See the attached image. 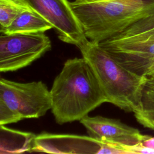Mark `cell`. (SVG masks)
<instances>
[{
    "label": "cell",
    "instance_id": "7a4b0ae2",
    "mask_svg": "<svg viewBox=\"0 0 154 154\" xmlns=\"http://www.w3.org/2000/svg\"><path fill=\"white\" fill-rule=\"evenodd\" d=\"M87 38L99 43L137 21L154 14V0H111L80 4L70 2Z\"/></svg>",
    "mask_w": 154,
    "mask_h": 154
},
{
    "label": "cell",
    "instance_id": "e0dca14e",
    "mask_svg": "<svg viewBox=\"0 0 154 154\" xmlns=\"http://www.w3.org/2000/svg\"><path fill=\"white\" fill-rule=\"evenodd\" d=\"M143 126L146 127V128H150L151 129H153L154 130V119L147 121L146 122H145L143 125Z\"/></svg>",
    "mask_w": 154,
    "mask_h": 154
},
{
    "label": "cell",
    "instance_id": "9c48e42d",
    "mask_svg": "<svg viewBox=\"0 0 154 154\" xmlns=\"http://www.w3.org/2000/svg\"><path fill=\"white\" fill-rule=\"evenodd\" d=\"M89 136L100 141L112 144L115 147L134 146L141 140L143 134L134 127L119 120L101 116L88 115L79 120Z\"/></svg>",
    "mask_w": 154,
    "mask_h": 154
},
{
    "label": "cell",
    "instance_id": "ba28073f",
    "mask_svg": "<svg viewBox=\"0 0 154 154\" xmlns=\"http://www.w3.org/2000/svg\"><path fill=\"white\" fill-rule=\"evenodd\" d=\"M49 153H123L111 144L90 136L42 132L36 135L31 152Z\"/></svg>",
    "mask_w": 154,
    "mask_h": 154
},
{
    "label": "cell",
    "instance_id": "5bb4252c",
    "mask_svg": "<svg viewBox=\"0 0 154 154\" xmlns=\"http://www.w3.org/2000/svg\"><path fill=\"white\" fill-rule=\"evenodd\" d=\"M21 120L22 119L10 110L0 99V123L7 125L16 123Z\"/></svg>",
    "mask_w": 154,
    "mask_h": 154
},
{
    "label": "cell",
    "instance_id": "52a82bcc",
    "mask_svg": "<svg viewBox=\"0 0 154 154\" xmlns=\"http://www.w3.org/2000/svg\"><path fill=\"white\" fill-rule=\"evenodd\" d=\"M40 14L52 26L58 38L78 48L88 40L68 0H20Z\"/></svg>",
    "mask_w": 154,
    "mask_h": 154
},
{
    "label": "cell",
    "instance_id": "7c38bea8",
    "mask_svg": "<svg viewBox=\"0 0 154 154\" xmlns=\"http://www.w3.org/2000/svg\"><path fill=\"white\" fill-rule=\"evenodd\" d=\"M137 120L143 125L148 120L154 119V79L147 77L143 88L141 102L134 113Z\"/></svg>",
    "mask_w": 154,
    "mask_h": 154
},
{
    "label": "cell",
    "instance_id": "5b68a950",
    "mask_svg": "<svg viewBox=\"0 0 154 154\" xmlns=\"http://www.w3.org/2000/svg\"><path fill=\"white\" fill-rule=\"evenodd\" d=\"M0 99L22 119L42 117L52 107L50 91L41 81L23 83L0 76Z\"/></svg>",
    "mask_w": 154,
    "mask_h": 154
},
{
    "label": "cell",
    "instance_id": "d6986e66",
    "mask_svg": "<svg viewBox=\"0 0 154 154\" xmlns=\"http://www.w3.org/2000/svg\"><path fill=\"white\" fill-rule=\"evenodd\" d=\"M148 77H149V78H152V79H154V71H153Z\"/></svg>",
    "mask_w": 154,
    "mask_h": 154
},
{
    "label": "cell",
    "instance_id": "8992f818",
    "mask_svg": "<svg viewBox=\"0 0 154 154\" xmlns=\"http://www.w3.org/2000/svg\"><path fill=\"white\" fill-rule=\"evenodd\" d=\"M51 49L44 32L0 34V72L15 71L31 64Z\"/></svg>",
    "mask_w": 154,
    "mask_h": 154
},
{
    "label": "cell",
    "instance_id": "ac0fdd59",
    "mask_svg": "<svg viewBox=\"0 0 154 154\" xmlns=\"http://www.w3.org/2000/svg\"><path fill=\"white\" fill-rule=\"evenodd\" d=\"M4 32H5V28L2 26H1L0 25V34L1 33H3Z\"/></svg>",
    "mask_w": 154,
    "mask_h": 154
},
{
    "label": "cell",
    "instance_id": "3957f363",
    "mask_svg": "<svg viewBox=\"0 0 154 154\" xmlns=\"http://www.w3.org/2000/svg\"><path fill=\"white\" fill-rule=\"evenodd\" d=\"M79 49L95 74L107 102L134 113L140 106L147 77L122 66L98 43L88 40Z\"/></svg>",
    "mask_w": 154,
    "mask_h": 154
},
{
    "label": "cell",
    "instance_id": "277c9868",
    "mask_svg": "<svg viewBox=\"0 0 154 154\" xmlns=\"http://www.w3.org/2000/svg\"><path fill=\"white\" fill-rule=\"evenodd\" d=\"M98 43L122 66L148 77L154 71V14Z\"/></svg>",
    "mask_w": 154,
    "mask_h": 154
},
{
    "label": "cell",
    "instance_id": "2e32d148",
    "mask_svg": "<svg viewBox=\"0 0 154 154\" xmlns=\"http://www.w3.org/2000/svg\"><path fill=\"white\" fill-rule=\"evenodd\" d=\"M108 1H111V0H75L73 2L76 3H80V4H88V3L105 2Z\"/></svg>",
    "mask_w": 154,
    "mask_h": 154
},
{
    "label": "cell",
    "instance_id": "4fadbf2b",
    "mask_svg": "<svg viewBox=\"0 0 154 154\" xmlns=\"http://www.w3.org/2000/svg\"><path fill=\"white\" fill-rule=\"evenodd\" d=\"M29 8L20 0H0V25L5 29L20 13Z\"/></svg>",
    "mask_w": 154,
    "mask_h": 154
},
{
    "label": "cell",
    "instance_id": "9a60e30c",
    "mask_svg": "<svg viewBox=\"0 0 154 154\" xmlns=\"http://www.w3.org/2000/svg\"><path fill=\"white\" fill-rule=\"evenodd\" d=\"M137 145L154 150V137L148 135H143L141 140L137 144Z\"/></svg>",
    "mask_w": 154,
    "mask_h": 154
},
{
    "label": "cell",
    "instance_id": "6da1fadb",
    "mask_svg": "<svg viewBox=\"0 0 154 154\" xmlns=\"http://www.w3.org/2000/svg\"><path fill=\"white\" fill-rule=\"evenodd\" d=\"M50 93L51 111L60 125L79 121L107 102L95 74L83 57L69 59L64 63Z\"/></svg>",
    "mask_w": 154,
    "mask_h": 154
},
{
    "label": "cell",
    "instance_id": "30bf717a",
    "mask_svg": "<svg viewBox=\"0 0 154 154\" xmlns=\"http://www.w3.org/2000/svg\"><path fill=\"white\" fill-rule=\"evenodd\" d=\"M4 125L0 123V154L31 152L36 135Z\"/></svg>",
    "mask_w": 154,
    "mask_h": 154
},
{
    "label": "cell",
    "instance_id": "8fae6325",
    "mask_svg": "<svg viewBox=\"0 0 154 154\" xmlns=\"http://www.w3.org/2000/svg\"><path fill=\"white\" fill-rule=\"evenodd\" d=\"M52 26L31 8L20 13L5 29L7 34H29L45 32Z\"/></svg>",
    "mask_w": 154,
    "mask_h": 154
}]
</instances>
